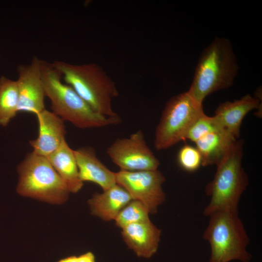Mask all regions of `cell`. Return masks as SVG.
<instances>
[{
    "label": "cell",
    "mask_w": 262,
    "mask_h": 262,
    "mask_svg": "<svg viewBox=\"0 0 262 262\" xmlns=\"http://www.w3.org/2000/svg\"><path fill=\"white\" fill-rule=\"evenodd\" d=\"M18 93L16 81L0 78V125L6 127L18 113Z\"/></svg>",
    "instance_id": "18"
},
{
    "label": "cell",
    "mask_w": 262,
    "mask_h": 262,
    "mask_svg": "<svg viewBox=\"0 0 262 262\" xmlns=\"http://www.w3.org/2000/svg\"><path fill=\"white\" fill-rule=\"evenodd\" d=\"M41 73L52 112L64 121L81 129L103 127L120 123V117H107L94 111L70 86L63 82L61 74L52 64L42 60Z\"/></svg>",
    "instance_id": "1"
},
{
    "label": "cell",
    "mask_w": 262,
    "mask_h": 262,
    "mask_svg": "<svg viewBox=\"0 0 262 262\" xmlns=\"http://www.w3.org/2000/svg\"><path fill=\"white\" fill-rule=\"evenodd\" d=\"M41 61L34 57L29 65H20L17 67L18 113L36 115L45 109L46 96L42 78Z\"/></svg>",
    "instance_id": "10"
},
{
    "label": "cell",
    "mask_w": 262,
    "mask_h": 262,
    "mask_svg": "<svg viewBox=\"0 0 262 262\" xmlns=\"http://www.w3.org/2000/svg\"><path fill=\"white\" fill-rule=\"evenodd\" d=\"M132 198L130 194L117 183L102 193L95 194L88 203L91 213L102 220H115L119 212Z\"/></svg>",
    "instance_id": "15"
},
{
    "label": "cell",
    "mask_w": 262,
    "mask_h": 262,
    "mask_svg": "<svg viewBox=\"0 0 262 262\" xmlns=\"http://www.w3.org/2000/svg\"><path fill=\"white\" fill-rule=\"evenodd\" d=\"M107 154L122 170H156L160 165L159 161L147 145L141 130L129 137L115 140L108 147Z\"/></svg>",
    "instance_id": "8"
},
{
    "label": "cell",
    "mask_w": 262,
    "mask_h": 262,
    "mask_svg": "<svg viewBox=\"0 0 262 262\" xmlns=\"http://www.w3.org/2000/svg\"><path fill=\"white\" fill-rule=\"evenodd\" d=\"M238 69L230 41L216 37L201 53L188 92L202 105L209 95L232 85Z\"/></svg>",
    "instance_id": "2"
},
{
    "label": "cell",
    "mask_w": 262,
    "mask_h": 262,
    "mask_svg": "<svg viewBox=\"0 0 262 262\" xmlns=\"http://www.w3.org/2000/svg\"><path fill=\"white\" fill-rule=\"evenodd\" d=\"M223 129H225L214 115L209 116L203 113L190 127L186 135L185 140L188 139L195 143L208 133Z\"/></svg>",
    "instance_id": "20"
},
{
    "label": "cell",
    "mask_w": 262,
    "mask_h": 262,
    "mask_svg": "<svg viewBox=\"0 0 262 262\" xmlns=\"http://www.w3.org/2000/svg\"><path fill=\"white\" fill-rule=\"evenodd\" d=\"M237 140L225 129L202 136L195 142L201 157V165H218Z\"/></svg>",
    "instance_id": "16"
},
{
    "label": "cell",
    "mask_w": 262,
    "mask_h": 262,
    "mask_svg": "<svg viewBox=\"0 0 262 262\" xmlns=\"http://www.w3.org/2000/svg\"><path fill=\"white\" fill-rule=\"evenodd\" d=\"M180 166L188 171L197 170L201 165V157L196 147L185 145L180 150L178 156Z\"/></svg>",
    "instance_id": "21"
},
{
    "label": "cell",
    "mask_w": 262,
    "mask_h": 262,
    "mask_svg": "<svg viewBox=\"0 0 262 262\" xmlns=\"http://www.w3.org/2000/svg\"><path fill=\"white\" fill-rule=\"evenodd\" d=\"M38 123L37 137L30 141L33 152L48 157L65 140L66 130L64 120L46 109L36 115Z\"/></svg>",
    "instance_id": "11"
},
{
    "label": "cell",
    "mask_w": 262,
    "mask_h": 262,
    "mask_svg": "<svg viewBox=\"0 0 262 262\" xmlns=\"http://www.w3.org/2000/svg\"><path fill=\"white\" fill-rule=\"evenodd\" d=\"M116 182L123 187L132 199L141 202L149 213H156L165 199L162 187L165 181L163 174L156 170L115 172Z\"/></svg>",
    "instance_id": "9"
},
{
    "label": "cell",
    "mask_w": 262,
    "mask_h": 262,
    "mask_svg": "<svg viewBox=\"0 0 262 262\" xmlns=\"http://www.w3.org/2000/svg\"><path fill=\"white\" fill-rule=\"evenodd\" d=\"M149 212L140 201L132 199L118 213L115 219L116 225L123 228L130 224L149 220Z\"/></svg>",
    "instance_id": "19"
},
{
    "label": "cell",
    "mask_w": 262,
    "mask_h": 262,
    "mask_svg": "<svg viewBox=\"0 0 262 262\" xmlns=\"http://www.w3.org/2000/svg\"><path fill=\"white\" fill-rule=\"evenodd\" d=\"M47 158L70 193H76L82 189L83 182L80 178L74 151L66 139Z\"/></svg>",
    "instance_id": "17"
},
{
    "label": "cell",
    "mask_w": 262,
    "mask_h": 262,
    "mask_svg": "<svg viewBox=\"0 0 262 262\" xmlns=\"http://www.w3.org/2000/svg\"><path fill=\"white\" fill-rule=\"evenodd\" d=\"M203 237L211 247L210 262L237 260L250 262L249 239L238 212L217 211L210 214Z\"/></svg>",
    "instance_id": "5"
},
{
    "label": "cell",
    "mask_w": 262,
    "mask_h": 262,
    "mask_svg": "<svg viewBox=\"0 0 262 262\" xmlns=\"http://www.w3.org/2000/svg\"><path fill=\"white\" fill-rule=\"evenodd\" d=\"M52 65L65 82L94 111L107 117H119L112 106V99L118 95V90L99 66L92 63L75 65L61 61H55Z\"/></svg>",
    "instance_id": "3"
},
{
    "label": "cell",
    "mask_w": 262,
    "mask_h": 262,
    "mask_svg": "<svg viewBox=\"0 0 262 262\" xmlns=\"http://www.w3.org/2000/svg\"><path fill=\"white\" fill-rule=\"evenodd\" d=\"M18 194L52 204L67 201L70 192L46 157L32 151L18 165Z\"/></svg>",
    "instance_id": "6"
},
{
    "label": "cell",
    "mask_w": 262,
    "mask_h": 262,
    "mask_svg": "<svg viewBox=\"0 0 262 262\" xmlns=\"http://www.w3.org/2000/svg\"><path fill=\"white\" fill-rule=\"evenodd\" d=\"M244 142L237 140L228 154L217 165L213 180L205 188L210 201L204 214L217 211L238 212L242 195L248 185V178L242 164Z\"/></svg>",
    "instance_id": "4"
},
{
    "label": "cell",
    "mask_w": 262,
    "mask_h": 262,
    "mask_svg": "<svg viewBox=\"0 0 262 262\" xmlns=\"http://www.w3.org/2000/svg\"><path fill=\"white\" fill-rule=\"evenodd\" d=\"M259 106L260 99L247 94L240 99L221 103L216 109L214 116L223 127L237 139L240 137L244 117Z\"/></svg>",
    "instance_id": "14"
},
{
    "label": "cell",
    "mask_w": 262,
    "mask_h": 262,
    "mask_svg": "<svg viewBox=\"0 0 262 262\" xmlns=\"http://www.w3.org/2000/svg\"><path fill=\"white\" fill-rule=\"evenodd\" d=\"M203 113L202 105L188 91L171 98L166 104L156 129L154 143L156 149H165L185 140L190 127Z\"/></svg>",
    "instance_id": "7"
},
{
    "label": "cell",
    "mask_w": 262,
    "mask_h": 262,
    "mask_svg": "<svg viewBox=\"0 0 262 262\" xmlns=\"http://www.w3.org/2000/svg\"><path fill=\"white\" fill-rule=\"evenodd\" d=\"M121 234L126 245L139 257L150 258L157 251L161 231L150 219L125 226Z\"/></svg>",
    "instance_id": "12"
},
{
    "label": "cell",
    "mask_w": 262,
    "mask_h": 262,
    "mask_svg": "<svg viewBox=\"0 0 262 262\" xmlns=\"http://www.w3.org/2000/svg\"><path fill=\"white\" fill-rule=\"evenodd\" d=\"M80 178L83 182L97 184L103 191L116 184L115 173L108 169L97 157L91 147H82L74 150Z\"/></svg>",
    "instance_id": "13"
},
{
    "label": "cell",
    "mask_w": 262,
    "mask_h": 262,
    "mask_svg": "<svg viewBox=\"0 0 262 262\" xmlns=\"http://www.w3.org/2000/svg\"><path fill=\"white\" fill-rule=\"evenodd\" d=\"M57 262H96V260L92 252H87L79 256H70Z\"/></svg>",
    "instance_id": "22"
}]
</instances>
